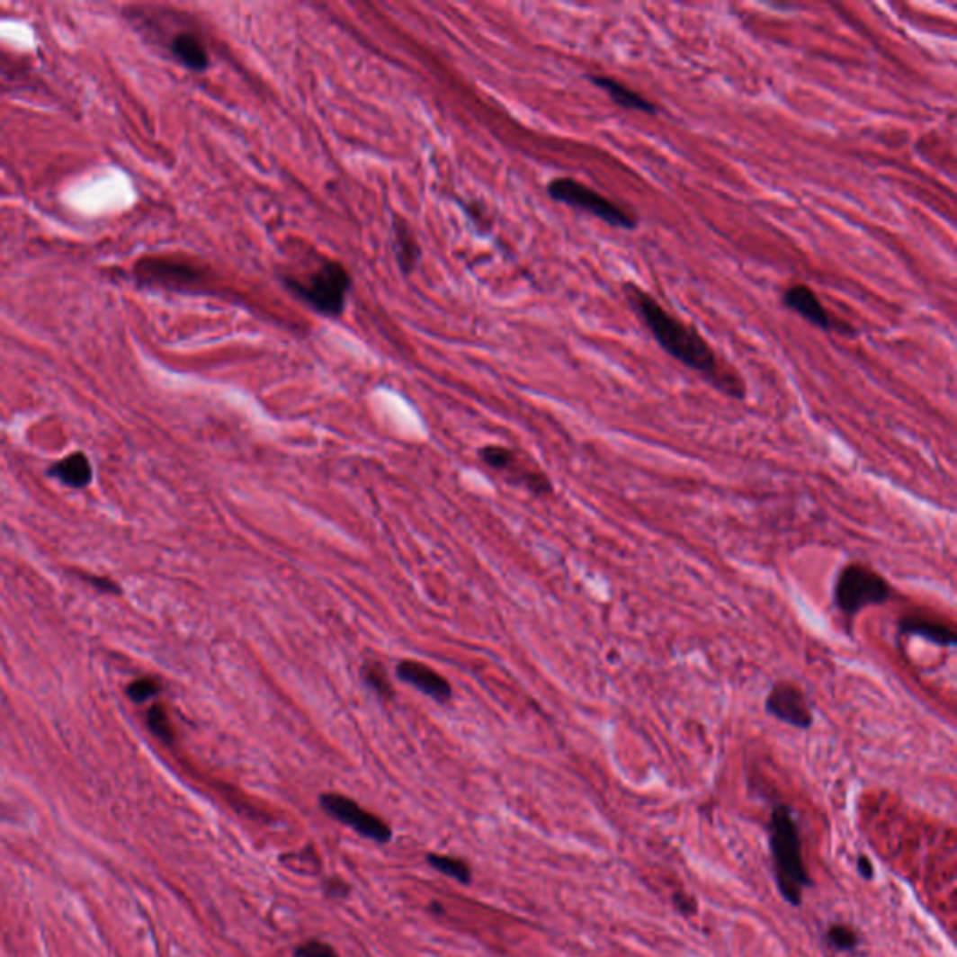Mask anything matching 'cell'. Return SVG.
<instances>
[{"instance_id":"obj_1","label":"cell","mask_w":957,"mask_h":957,"mask_svg":"<svg viewBox=\"0 0 957 957\" xmlns=\"http://www.w3.org/2000/svg\"><path fill=\"white\" fill-rule=\"evenodd\" d=\"M623 292L636 317L649 329L664 352L688 369L700 372L718 391L735 398L745 397L743 381L720 367L714 350L696 329L667 313L651 294L641 291L634 282H623Z\"/></svg>"},{"instance_id":"obj_2","label":"cell","mask_w":957,"mask_h":957,"mask_svg":"<svg viewBox=\"0 0 957 957\" xmlns=\"http://www.w3.org/2000/svg\"><path fill=\"white\" fill-rule=\"evenodd\" d=\"M769 830L778 890L789 903L799 905L802 901L804 889L809 884V877L802 858L799 827L792 809L787 806H776Z\"/></svg>"},{"instance_id":"obj_3","label":"cell","mask_w":957,"mask_h":957,"mask_svg":"<svg viewBox=\"0 0 957 957\" xmlns=\"http://www.w3.org/2000/svg\"><path fill=\"white\" fill-rule=\"evenodd\" d=\"M894 596L887 578L873 568L849 563L842 568L834 587L836 608L847 617H854L868 606H882Z\"/></svg>"},{"instance_id":"obj_4","label":"cell","mask_w":957,"mask_h":957,"mask_svg":"<svg viewBox=\"0 0 957 957\" xmlns=\"http://www.w3.org/2000/svg\"><path fill=\"white\" fill-rule=\"evenodd\" d=\"M286 286L327 317H339L352 286L348 272L339 262H324L322 268L307 281L284 279Z\"/></svg>"},{"instance_id":"obj_5","label":"cell","mask_w":957,"mask_h":957,"mask_svg":"<svg viewBox=\"0 0 957 957\" xmlns=\"http://www.w3.org/2000/svg\"><path fill=\"white\" fill-rule=\"evenodd\" d=\"M548 195L558 202H563L567 206L578 208L582 211H587L595 218L604 221L610 227L625 228V230H636L638 219L631 211L621 208L613 201L606 199L598 191L587 187L586 183H580L574 178H556L548 183Z\"/></svg>"},{"instance_id":"obj_6","label":"cell","mask_w":957,"mask_h":957,"mask_svg":"<svg viewBox=\"0 0 957 957\" xmlns=\"http://www.w3.org/2000/svg\"><path fill=\"white\" fill-rule=\"evenodd\" d=\"M320 806L327 816L353 828L357 834L369 837V840H374L380 844H386L391 840V828L388 827L384 819H380L378 816H374V813L363 809L355 800L344 795L326 793L320 797Z\"/></svg>"},{"instance_id":"obj_7","label":"cell","mask_w":957,"mask_h":957,"mask_svg":"<svg viewBox=\"0 0 957 957\" xmlns=\"http://www.w3.org/2000/svg\"><path fill=\"white\" fill-rule=\"evenodd\" d=\"M783 305L787 309L795 310V313L799 317H802L804 320H808L811 326H816L823 331H828V333H840L844 335V337H854L856 331L853 326L842 322V320H836L827 307L821 303V300L818 298V294L813 292L808 284L804 282H793L789 284L785 292H783V298H782Z\"/></svg>"},{"instance_id":"obj_8","label":"cell","mask_w":957,"mask_h":957,"mask_svg":"<svg viewBox=\"0 0 957 957\" xmlns=\"http://www.w3.org/2000/svg\"><path fill=\"white\" fill-rule=\"evenodd\" d=\"M765 709L787 726L808 729L813 724V712L806 693L789 681H780L771 688Z\"/></svg>"},{"instance_id":"obj_9","label":"cell","mask_w":957,"mask_h":957,"mask_svg":"<svg viewBox=\"0 0 957 957\" xmlns=\"http://www.w3.org/2000/svg\"><path fill=\"white\" fill-rule=\"evenodd\" d=\"M139 282L148 286H163V289H183V286L195 284L201 279V273L182 262L169 258H145L135 266Z\"/></svg>"},{"instance_id":"obj_10","label":"cell","mask_w":957,"mask_h":957,"mask_svg":"<svg viewBox=\"0 0 957 957\" xmlns=\"http://www.w3.org/2000/svg\"><path fill=\"white\" fill-rule=\"evenodd\" d=\"M397 675L402 683L416 686L419 692L426 693L433 700L445 703L452 696V688L445 677H442L436 669L417 662V660H402L397 666Z\"/></svg>"},{"instance_id":"obj_11","label":"cell","mask_w":957,"mask_h":957,"mask_svg":"<svg viewBox=\"0 0 957 957\" xmlns=\"http://www.w3.org/2000/svg\"><path fill=\"white\" fill-rule=\"evenodd\" d=\"M589 81L598 86L601 90H604L608 94V98L623 109H631V111H639V112H648V114H657L658 112V105L649 102L648 98H643L641 94L631 90L629 86H625L623 83H619L617 79L613 77H608V76H589Z\"/></svg>"},{"instance_id":"obj_12","label":"cell","mask_w":957,"mask_h":957,"mask_svg":"<svg viewBox=\"0 0 957 957\" xmlns=\"http://www.w3.org/2000/svg\"><path fill=\"white\" fill-rule=\"evenodd\" d=\"M899 632L911 634V636H922L927 641L943 645V648H953L955 645V632L950 625L939 623L935 619H929L926 615H905L899 619Z\"/></svg>"},{"instance_id":"obj_13","label":"cell","mask_w":957,"mask_h":957,"mask_svg":"<svg viewBox=\"0 0 957 957\" xmlns=\"http://www.w3.org/2000/svg\"><path fill=\"white\" fill-rule=\"evenodd\" d=\"M171 53L174 55L178 62H182L185 67L193 69V71H204L210 66V57H208L206 47L197 36L189 34V32H180L173 38Z\"/></svg>"},{"instance_id":"obj_14","label":"cell","mask_w":957,"mask_h":957,"mask_svg":"<svg viewBox=\"0 0 957 957\" xmlns=\"http://www.w3.org/2000/svg\"><path fill=\"white\" fill-rule=\"evenodd\" d=\"M55 475H58L62 481L69 487H86L90 483V477H92V470H90V462L88 459L85 457L83 452H76V454H69V457L66 461H62L60 464L55 466Z\"/></svg>"},{"instance_id":"obj_15","label":"cell","mask_w":957,"mask_h":957,"mask_svg":"<svg viewBox=\"0 0 957 957\" xmlns=\"http://www.w3.org/2000/svg\"><path fill=\"white\" fill-rule=\"evenodd\" d=\"M395 230H397V258H398V264H400L404 273H410V272H414V268L417 266V262H419V256H421L419 247L416 244L412 232L408 230V227L397 225Z\"/></svg>"},{"instance_id":"obj_16","label":"cell","mask_w":957,"mask_h":957,"mask_svg":"<svg viewBox=\"0 0 957 957\" xmlns=\"http://www.w3.org/2000/svg\"><path fill=\"white\" fill-rule=\"evenodd\" d=\"M426 860H428V864L433 866L434 870L442 872L447 877L461 881L462 884H468L471 881V868L464 863V860L457 858V856H447V854L433 853V854L426 856Z\"/></svg>"},{"instance_id":"obj_17","label":"cell","mask_w":957,"mask_h":957,"mask_svg":"<svg viewBox=\"0 0 957 957\" xmlns=\"http://www.w3.org/2000/svg\"><path fill=\"white\" fill-rule=\"evenodd\" d=\"M363 681L369 688H372L381 700H393L395 690L393 684L386 674V669L381 667L380 662L369 660L363 664Z\"/></svg>"},{"instance_id":"obj_18","label":"cell","mask_w":957,"mask_h":957,"mask_svg":"<svg viewBox=\"0 0 957 957\" xmlns=\"http://www.w3.org/2000/svg\"><path fill=\"white\" fill-rule=\"evenodd\" d=\"M481 461L490 466L492 470L496 471H504V473H514L520 466L516 464V454L507 449V447H499V445H487L481 449Z\"/></svg>"},{"instance_id":"obj_19","label":"cell","mask_w":957,"mask_h":957,"mask_svg":"<svg viewBox=\"0 0 957 957\" xmlns=\"http://www.w3.org/2000/svg\"><path fill=\"white\" fill-rule=\"evenodd\" d=\"M827 941L837 952H849V950L856 948V944H858L856 931L851 929L849 926H844V924L830 926V929L827 931Z\"/></svg>"},{"instance_id":"obj_20","label":"cell","mask_w":957,"mask_h":957,"mask_svg":"<svg viewBox=\"0 0 957 957\" xmlns=\"http://www.w3.org/2000/svg\"><path fill=\"white\" fill-rule=\"evenodd\" d=\"M148 728L154 731V735H157L163 743H171L173 737H174V731H173V724L169 720V714H166V711L161 707V705H154L148 712Z\"/></svg>"},{"instance_id":"obj_21","label":"cell","mask_w":957,"mask_h":957,"mask_svg":"<svg viewBox=\"0 0 957 957\" xmlns=\"http://www.w3.org/2000/svg\"><path fill=\"white\" fill-rule=\"evenodd\" d=\"M161 690V684L156 681V679H150V677H145V679H139L135 683L130 684L128 688V693L130 698L137 703H142L150 700L152 696H156V693Z\"/></svg>"},{"instance_id":"obj_22","label":"cell","mask_w":957,"mask_h":957,"mask_svg":"<svg viewBox=\"0 0 957 957\" xmlns=\"http://www.w3.org/2000/svg\"><path fill=\"white\" fill-rule=\"evenodd\" d=\"M296 957H339V953L333 950L324 941H307L296 948Z\"/></svg>"},{"instance_id":"obj_23","label":"cell","mask_w":957,"mask_h":957,"mask_svg":"<svg viewBox=\"0 0 957 957\" xmlns=\"http://www.w3.org/2000/svg\"><path fill=\"white\" fill-rule=\"evenodd\" d=\"M326 892L331 896V898H346L348 892H350V887L341 881V879H329L326 882Z\"/></svg>"},{"instance_id":"obj_24","label":"cell","mask_w":957,"mask_h":957,"mask_svg":"<svg viewBox=\"0 0 957 957\" xmlns=\"http://www.w3.org/2000/svg\"><path fill=\"white\" fill-rule=\"evenodd\" d=\"M858 872L864 879H872L873 877V866L868 860V856H860L858 858Z\"/></svg>"}]
</instances>
